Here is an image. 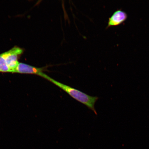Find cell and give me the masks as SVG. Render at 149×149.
<instances>
[{"instance_id": "obj_4", "label": "cell", "mask_w": 149, "mask_h": 149, "mask_svg": "<svg viewBox=\"0 0 149 149\" xmlns=\"http://www.w3.org/2000/svg\"><path fill=\"white\" fill-rule=\"evenodd\" d=\"M128 17L126 13L121 9H118L113 13L109 18L107 28L118 26L126 21Z\"/></svg>"}, {"instance_id": "obj_3", "label": "cell", "mask_w": 149, "mask_h": 149, "mask_svg": "<svg viewBox=\"0 0 149 149\" xmlns=\"http://www.w3.org/2000/svg\"><path fill=\"white\" fill-rule=\"evenodd\" d=\"M48 66L41 68H37L25 63H19L14 72L20 74H36L42 77L44 72L47 70Z\"/></svg>"}, {"instance_id": "obj_1", "label": "cell", "mask_w": 149, "mask_h": 149, "mask_svg": "<svg viewBox=\"0 0 149 149\" xmlns=\"http://www.w3.org/2000/svg\"><path fill=\"white\" fill-rule=\"evenodd\" d=\"M43 78L62 89L74 100L86 106L88 109L94 112L95 114H97L95 105L98 99L97 97L89 96L78 89L56 81L46 74Z\"/></svg>"}, {"instance_id": "obj_5", "label": "cell", "mask_w": 149, "mask_h": 149, "mask_svg": "<svg viewBox=\"0 0 149 149\" xmlns=\"http://www.w3.org/2000/svg\"><path fill=\"white\" fill-rule=\"evenodd\" d=\"M10 72L8 65L6 64L3 53L0 54V72Z\"/></svg>"}, {"instance_id": "obj_2", "label": "cell", "mask_w": 149, "mask_h": 149, "mask_svg": "<svg viewBox=\"0 0 149 149\" xmlns=\"http://www.w3.org/2000/svg\"><path fill=\"white\" fill-rule=\"evenodd\" d=\"M23 52V49L18 47H14L9 51L3 53L6 62L11 70L14 72L18 64V58Z\"/></svg>"}]
</instances>
